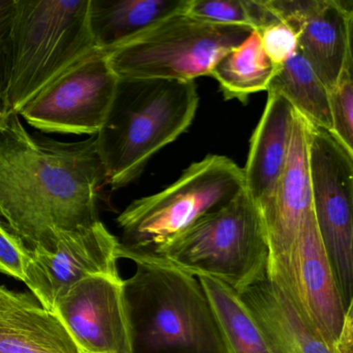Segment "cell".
Instances as JSON below:
<instances>
[{"label":"cell","mask_w":353,"mask_h":353,"mask_svg":"<svg viewBox=\"0 0 353 353\" xmlns=\"http://www.w3.org/2000/svg\"><path fill=\"white\" fill-rule=\"evenodd\" d=\"M59 318L81 353H133L125 284L119 274H94L57 301Z\"/></svg>","instance_id":"12"},{"label":"cell","mask_w":353,"mask_h":353,"mask_svg":"<svg viewBox=\"0 0 353 353\" xmlns=\"http://www.w3.org/2000/svg\"><path fill=\"white\" fill-rule=\"evenodd\" d=\"M0 353H81L65 325L32 294L0 286Z\"/></svg>","instance_id":"15"},{"label":"cell","mask_w":353,"mask_h":353,"mask_svg":"<svg viewBox=\"0 0 353 353\" xmlns=\"http://www.w3.org/2000/svg\"><path fill=\"white\" fill-rule=\"evenodd\" d=\"M198 104L194 81L119 78L97 135L106 185L119 190L137 181L150 159L189 129Z\"/></svg>","instance_id":"2"},{"label":"cell","mask_w":353,"mask_h":353,"mask_svg":"<svg viewBox=\"0 0 353 353\" xmlns=\"http://www.w3.org/2000/svg\"><path fill=\"white\" fill-rule=\"evenodd\" d=\"M243 190V168L227 157L210 154L193 163L172 185L135 200L117 216L119 259L154 253Z\"/></svg>","instance_id":"6"},{"label":"cell","mask_w":353,"mask_h":353,"mask_svg":"<svg viewBox=\"0 0 353 353\" xmlns=\"http://www.w3.org/2000/svg\"><path fill=\"white\" fill-rule=\"evenodd\" d=\"M210 301L226 353H278L239 293L210 276H197Z\"/></svg>","instance_id":"19"},{"label":"cell","mask_w":353,"mask_h":353,"mask_svg":"<svg viewBox=\"0 0 353 353\" xmlns=\"http://www.w3.org/2000/svg\"><path fill=\"white\" fill-rule=\"evenodd\" d=\"M251 32L239 26L208 23L181 13L105 54L121 79L194 81L210 76L216 63Z\"/></svg>","instance_id":"7"},{"label":"cell","mask_w":353,"mask_h":353,"mask_svg":"<svg viewBox=\"0 0 353 353\" xmlns=\"http://www.w3.org/2000/svg\"><path fill=\"white\" fill-rule=\"evenodd\" d=\"M185 14L208 23L256 32L279 21L266 0H190Z\"/></svg>","instance_id":"22"},{"label":"cell","mask_w":353,"mask_h":353,"mask_svg":"<svg viewBox=\"0 0 353 353\" xmlns=\"http://www.w3.org/2000/svg\"><path fill=\"white\" fill-rule=\"evenodd\" d=\"M276 283L310 325L338 353H352V307H347L309 210L285 261L268 263Z\"/></svg>","instance_id":"9"},{"label":"cell","mask_w":353,"mask_h":353,"mask_svg":"<svg viewBox=\"0 0 353 353\" xmlns=\"http://www.w3.org/2000/svg\"><path fill=\"white\" fill-rule=\"evenodd\" d=\"M119 241L101 221L59 233L52 251L34 248L26 272V286L43 307L53 312L74 285L94 274L117 276Z\"/></svg>","instance_id":"11"},{"label":"cell","mask_w":353,"mask_h":353,"mask_svg":"<svg viewBox=\"0 0 353 353\" xmlns=\"http://www.w3.org/2000/svg\"><path fill=\"white\" fill-rule=\"evenodd\" d=\"M30 250L19 235L0 220V274L24 282Z\"/></svg>","instance_id":"25"},{"label":"cell","mask_w":353,"mask_h":353,"mask_svg":"<svg viewBox=\"0 0 353 353\" xmlns=\"http://www.w3.org/2000/svg\"><path fill=\"white\" fill-rule=\"evenodd\" d=\"M268 92L286 99L310 125L332 133L330 92L301 53H295L280 68Z\"/></svg>","instance_id":"21"},{"label":"cell","mask_w":353,"mask_h":353,"mask_svg":"<svg viewBox=\"0 0 353 353\" xmlns=\"http://www.w3.org/2000/svg\"><path fill=\"white\" fill-rule=\"evenodd\" d=\"M90 26L98 50L125 44L167 18L185 13L190 0H90Z\"/></svg>","instance_id":"18"},{"label":"cell","mask_w":353,"mask_h":353,"mask_svg":"<svg viewBox=\"0 0 353 353\" xmlns=\"http://www.w3.org/2000/svg\"><path fill=\"white\" fill-rule=\"evenodd\" d=\"M156 259L195 276H210L241 293L266 276L268 235L257 204L245 190L230 203L198 220L152 254Z\"/></svg>","instance_id":"4"},{"label":"cell","mask_w":353,"mask_h":353,"mask_svg":"<svg viewBox=\"0 0 353 353\" xmlns=\"http://www.w3.org/2000/svg\"><path fill=\"white\" fill-rule=\"evenodd\" d=\"M352 1L317 0L297 30L299 52L328 90L338 81L352 52Z\"/></svg>","instance_id":"16"},{"label":"cell","mask_w":353,"mask_h":353,"mask_svg":"<svg viewBox=\"0 0 353 353\" xmlns=\"http://www.w3.org/2000/svg\"><path fill=\"white\" fill-rule=\"evenodd\" d=\"M104 185L97 135L78 142L34 135L14 112L0 127V219L30 249L52 251L59 233L100 221Z\"/></svg>","instance_id":"1"},{"label":"cell","mask_w":353,"mask_h":353,"mask_svg":"<svg viewBox=\"0 0 353 353\" xmlns=\"http://www.w3.org/2000/svg\"><path fill=\"white\" fill-rule=\"evenodd\" d=\"M353 57L349 53L338 81L330 92L332 134L353 154Z\"/></svg>","instance_id":"23"},{"label":"cell","mask_w":353,"mask_h":353,"mask_svg":"<svg viewBox=\"0 0 353 353\" xmlns=\"http://www.w3.org/2000/svg\"><path fill=\"white\" fill-rule=\"evenodd\" d=\"M312 210L347 307L353 305V154L334 134L307 123Z\"/></svg>","instance_id":"8"},{"label":"cell","mask_w":353,"mask_h":353,"mask_svg":"<svg viewBox=\"0 0 353 353\" xmlns=\"http://www.w3.org/2000/svg\"><path fill=\"white\" fill-rule=\"evenodd\" d=\"M280 68L272 63L261 46L259 34H251L227 52L210 72L227 100L247 102L251 94L268 92Z\"/></svg>","instance_id":"20"},{"label":"cell","mask_w":353,"mask_h":353,"mask_svg":"<svg viewBox=\"0 0 353 353\" xmlns=\"http://www.w3.org/2000/svg\"><path fill=\"white\" fill-rule=\"evenodd\" d=\"M294 109L280 94L268 92L265 108L250 140L243 189L263 214L270 208L290 145Z\"/></svg>","instance_id":"14"},{"label":"cell","mask_w":353,"mask_h":353,"mask_svg":"<svg viewBox=\"0 0 353 353\" xmlns=\"http://www.w3.org/2000/svg\"><path fill=\"white\" fill-rule=\"evenodd\" d=\"M15 5L16 0H0V127L12 113L8 92L11 65V30Z\"/></svg>","instance_id":"24"},{"label":"cell","mask_w":353,"mask_h":353,"mask_svg":"<svg viewBox=\"0 0 353 353\" xmlns=\"http://www.w3.org/2000/svg\"><path fill=\"white\" fill-rule=\"evenodd\" d=\"M258 34L264 52L276 67H282L299 52V34L285 22L270 24L260 30Z\"/></svg>","instance_id":"26"},{"label":"cell","mask_w":353,"mask_h":353,"mask_svg":"<svg viewBox=\"0 0 353 353\" xmlns=\"http://www.w3.org/2000/svg\"><path fill=\"white\" fill-rule=\"evenodd\" d=\"M278 353H338L310 325L282 289L264 276L239 293Z\"/></svg>","instance_id":"17"},{"label":"cell","mask_w":353,"mask_h":353,"mask_svg":"<svg viewBox=\"0 0 353 353\" xmlns=\"http://www.w3.org/2000/svg\"><path fill=\"white\" fill-rule=\"evenodd\" d=\"M135 264L123 281L133 353H226L197 276L160 260Z\"/></svg>","instance_id":"3"},{"label":"cell","mask_w":353,"mask_h":353,"mask_svg":"<svg viewBox=\"0 0 353 353\" xmlns=\"http://www.w3.org/2000/svg\"><path fill=\"white\" fill-rule=\"evenodd\" d=\"M117 83L108 57L97 49L39 92L19 117L46 133L98 135Z\"/></svg>","instance_id":"10"},{"label":"cell","mask_w":353,"mask_h":353,"mask_svg":"<svg viewBox=\"0 0 353 353\" xmlns=\"http://www.w3.org/2000/svg\"><path fill=\"white\" fill-rule=\"evenodd\" d=\"M90 0H16L11 30L10 109L19 114L39 92L97 50Z\"/></svg>","instance_id":"5"},{"label":"cell","mask_w":353,"mask_h":353,"mask_svg":"<svg viewBox=\"0 0 353 353\" xmlns=\"http://www.w3.org/2000/svg\"><path fill=\"white\" fill-rule=\"evenodd\" d=\"M307 129V121L295 111L286 164L272 203L262 214L268 235V263L289 257L301 223L312 208Z\"/></svg>","instance_id":"13"}]
</instances>
